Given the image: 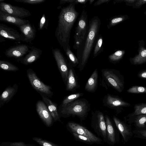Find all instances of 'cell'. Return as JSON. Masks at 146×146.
<instances>
[{"label": "cell", "mask_w": 146, "mask_h": 146, "mask_svg": "<svg viewBox=\"0 0 146 146\" xmlns=\"http://www.w3.org/2000/svg\"><path fill=\"white\" fill-rule=\"evenodd\" d=\"M77 0H74L72 3L61 8L58 16L55 35L64 50L70 46L71 30L79 14L75 9V5L78 4Z\"/></svg>", "instance_id": "obj_1"}, {"label": "cell", "mask_w": 146, "mask_h": 146, "mask_svg": "<svg viewBox=\"0 0 146 146\" xmlns=\"http://www.w3.org/2000/svg\"><path fill=\"white\" fill-rule=\"evenodd\" d=\"M101 24L100 19L94 16L88 21V29L84 40L76 50L77 57L79 61L78 67L81 71L87 63L96 42Z\"/></svg>", "instance_id": "obj_2"}, {"label": "cell", "mask_w": 146, "mask_h": 146, "mask_svg": "<svg viewBox=\"0 0 146 146\" xmlns=\"http://www.w3.org/2000/svg\"><path fill=\"white\" fill-rule=\"evenodd\" d=\"M90 110V103L83 98L78 99L64 107L59 108L58 111L60 117L67 118L76 116L82 121L86 119Z\"/></svg>", "instance_id": "obj_3"}, {"label": "cell", "mask_w": 146, "mask_h": 146, "mask_svg": "<svg viewBox=\"0 0 146 146\" xmlns=\"http://www.w3.org/2000/svg\"><path fill=\"white\" fill-rule=\"evenodd\" d=\"M103 80L109 86L119 93L122 92L124 87L123 76L118 70L113 69H103L101 70Z\"/></svg>", "instance_id": "obj_4"}, {"label": "cell", "mask_w": 146, "mask_h": 146, "mask_svg": "<svg viewBox=\"0 0 146 146\" xmlns=\"http://www.w3.org/2000/svg\"><path fill=\"white\" fill-rule=\"evenodd\" d=\"M88 29L87 12L83 10L78 19L75 28L73 48L77 50L80 46L87 35Z\"/></svg>", "instance_id": "obj_5"}, {"label": "cell", "mask_w": 146, "mask_h": 146, "mask_svg": "<svg viewBox=\"0 0 146 146\" xmlns=\"http://www.w3.org/2000/svg\"><path fill=\"white\" fill-rule=\"evenodd\" d=\"M91 126L95 132L107 142L106 126L105 116L99 110L92 111Z\"/></svg>", "instance_id": "obj_6"}, {"label": "cell", "mask_w": 146, "mask_h": 146, "mask_svg": "<svg viewBox=\"0 0 146 146\" xmlns=\"http://www.w3.org/2000/svg\"><path fill=\"white\" fill-rule=\"evenodd\" d=\"M27 74L29 81L34 89L39 93L44 94L49 98L52 97L53 94L51 91L52 87L43 83L32 69H27Z\"/></svg>", "instance_id": "obj_7"}, {"label": "cell", "mask_w": 146, "mask_h": 146, "mask_svg": "<svg viewBox=\"0 0 146 146\" xmlns=\"http://www.w3.org/2000/svg\"><path fill=\"white\" fill-rule=\"evenodd\" d=\"M52 52L63 81L66 86L69 71V64L60 49L52 48Z\"/></svg>", "instance_id": "obj_8"}, {"label": "cell", "mask_w": 146, "mask_h": 146, "mask_svg": "<svg viewBox=\"0 0 146 146\" xmlns=\"http://www.w3.org/2000/svg\"><path fill=\"white\" fill-rule=\"evenodd\" d=\"M102 103L105 106L115 110L117 114L121 112L124 108L131 106L130 103L119 97L110 94H107L104 97Z\"/></svg>", "instance_id": "obj_9"}, {"label": "cell", "mask_w": 146, "mask_h": 146, "mask_svg": "<svg viewBox=\"0 0 146 146\" xmlns=\"http://www.w3.org/2000/svg\"><path fill=\"white\" fill-rule=\"evenodd\" d=\"M66 127L70 132L88 137L95 141L96 143L102 144L104 141L84 126L74 122L70 121L66 124Z\"/></svg>", "instance_id": "obj_10"}, {"label": "cell", "mask_w": 146, "mask_h": 146, "mask_svg": "<svg viewBox=\"0 0 146 146\" xmlns=\"http://www.w3.org/2000/svg\"><path fill=\"white\" fill-rule=\"evenodd\" d=\"M0 11L21 19L31 15L29 11L24 7L13 6L4 2H0Z\"/></svg>", "instance_id": "obj_11"}, {"label": "cell", "mask_w": 146, "mask_h": 146, "mask_svg": "<svg viewBox=\"0 0 146 146\" xmlns=\"http://www.w3.org/2000/svg\"><path fill=\"white\" fill-rule=\"evenodd\" d=\"M36 111L44 125L50 127L53 124L54 120L45 103L42 100L38 101L36 105Z\"/></svg>", "instance_id": "obj_12"}, {"label": "cell", "mask_w": 146, "mask_h": 146, "mask_svg": "<svg viewBox=\"0 0 146 146\" xmlns=\"http://www.w3.org/2000/svg\"><path fill=\"white\" fill-rule=\"evenodd\" d=\"M0 42L4 41V38L18 42H23V38L17 30L3 24H0Z\"/></svg>", "instance_id": "obj_13"}, {"label": "cell", "mask_w": 146, "mask_h": 146, "mask_svg": "<svg viewBox=\"0 0 146 146\" xmlns=\"http://www.w3.org/2000/svg\"><path fill=\"white\" fill-rule=\"evenodd\" d=\"M113 119L116 127L122 135L124 141L125 143L127 142L132 138L133 134L131 124H127L125 122L114 115Z\"/></svg>", "instance_id": "obj_14"}, {"label": "cell", "mask_w": 146, "mask_h": 146, "mask_svg": "<svg viewBox=\"0 0 146 146\" xmlns=\"http://www.w3.org/2000/svg\"><path fill=\"white\" fill-rule=\"evenodd\" d=\"M30 46L26 44H17L9 48L4 53L8 57L17 59L23 57L29 52Z\"/></svg>", "instance_id": "obj_15"}, {"label": "cell", "mask_w": 146, "mask_h": 146, "mask_svg": "<svg viewBox=\"0 0 146 146\" xmlns=\"http://www.w3.org/2000/svg\"><path fill=\"white\" fill-rule=\"evenodd\" d=\"M105 118L107 130L106 142L110 144L114 145L119 141V134L109 116L106 115Z\"/></svg>", "instance_id": "obj_16"}, {"label": "cell", "mask_w": 146, "mask_h": 146, "mask_svg": "<svg viewBox=\"0 0 146 146\" xmlns=\"http://www.w3.org/2000/svg\"><path fill=\"white\" fill-rule=\"evenodd\" d=\"M30 49L25 56L17 59V61L24 65H28L38 59L42 54V50L34 46H30Z\"/></svg>", "instance_id": "obj_17"}, {"label": "cell", "mask_w": 146, "mask_h": 146, "mask_svg": "<svg viewBox=\"0 0 146 146\" xmlns=\"http://www.w3.org/2000/svg\"><path fill=\"white\" fill-rule=\"evenodd\" d=\"M19 28L23 38V42L31 44L35 38L36 32L34 26L29 23Z\"/></svg>", "instance_id": "obj_18"}, {"label": "cell", "mask_w": 146, "mask_h": 146, "mask_svg": "<svg viewBox=\"0 0 146 146\" xmlns=\"http://www.w3.org/2000/svg\"><path fill=\"white\" fill-rule=\"evenodd\" d=\"M138 42V54L129 58L131 63L134 65H141L146 63V48L144 46L145 41L143 39L139 41Z\"/></svg>", "instance_id": "obj_19"}, {"label": "cell", "mask_w": 146, "mask_h": 146, "mask_svg": "<svg viewBox=\"0 0 146 146\" xmlns=\"http://www.w3.org/2000/svg\"><path fill=\"white\" fill-rule=\"evenodd\" d=\"M0 21L15 25L18 27L30 23L28 20L21 19L0 11Z\"/></svg>", "instance_id": "obj_20"}, {"label": "cell", "mask_w": 146, "mask_h": 146, "mask_svg": "<svg viewBox=\"0 0 146 146\" xmlns=\"http://www.w3.org/2000/svg\"><path fill=\"white\" fill-rule=\"evenodd\" d=\"M41 96L42 101L45 103L54 121L62 122L58 110L57 104L51 100L50 98L42 93H39Z\"/></svg>", "instance_id": "obj_21"}, {"label": "cell", "mask_w": 146, "mask_h": 146, "mask_svg": "<svg viewBox=\"0 0 146 146\" xmlns=\"http://www.w3.org/2000/svg\"><path fill=\"white\" fill-rule=\"evenodd\" d=\"M18 86L15 84L12 86L7 88L0 96V108L8 102L17 93Z\"/></svg>", "instance_id": "obj_22"}, {"label": "cell", "mask_w": 146, "mask_h": 146, "mask_svg": "<svg viewBox=\"0 0 146 146\" xmlns=\"http://www.w3.org/2000/svg\"><path fill=\"white\" fill-rule=\"evenodd\" d=\"M69 69L66 85V90L68 91H73L78 88L80 86L73 67L69 64Z\"/></svg>", "instance_id": "obj_23"}, {"label": "cell", "mask_w": 146, "mask_h": 146, "mask_svg": "<svg viewBox=\"0 0 146 146\" xmlns=\"http://www.w3.org/2000/svg\"><path fill=\"white\" fill-rule=\"evenodd\" d=\"M127 120L129 124L133 123L136 129H146V114L139 115L128 118Z\"/></svg>", "instance_id": "obj_24"}, {"label": "cell", "mask_w": 146, "mask_h": 146, "mask_svg": "<svg viewBox=\"0 0 146 146\" xmlns=\"http://www.w3.org/2000/svg\"><path fill=\"white\" fill-rule=\"evenodd\" d=\"M98 72L96 69L88 80L85 86V90L89 92H94L96 90L98 85Z\"/></svg>", "instance_id": "obj_25"}, {"label": "cell", "mask_w": 146, "mask_h": 146, "mask_svg": "<svg viewBox=\"0 0 146 146\" xmlns=\"http://www.w3.org/2000/svg\"><path fill=\"white\" fill-rule=\"evenodd\" d=\"M104 44V40L102 35L99 34L94 48L93 58L96 57L103 51Z\"/></svg>", "instance_id": "obj_26"}, {"label": "cell", "mask_w": 146, "mask_h": 146, "mask_svg": "<svg viewBox=\"0 0 146 146\" xmlns=\"http://www.w3.org/2000/svg\"><path fill=\"white\" fill-rule=\"evenodd\" d=\"M125 52L124 50H115L113 53L108 56V59L109 62L113 64L118 63L122 59Z\"/></svg>", "instance_id": "obj_27"}, {"label": "cell", "mask_w": 146, "mask_h": 146, "mask_svg": "<svg viewBox=\"0 0 146 146\" xmlns=\"http://www.w3.org/2000/svg\"><path fill=\"white\" fill-rule=\"evenodd\" d=\"M64 50L67 57L69 64L73 68L78 66V59L71 50L70 46H67Z\"/></svg>", "instance_id": "obj_28"}, {"label": "cell", "mask_w": 146, "mask_h": 146, "mask_svg": "<svg viewBox=\"0 0 146 146\" xmlns=\"http://www.w3.org/2000/svg\"><path fill=\"white\" fill-rule=\"evenodd\" d=\"M128 19L129 17L127 15H119L113 16L109 19L107 28L110 29Z\"/></svg>", "instance_id": "obj_29"}, {"label": "cell", "mask_w": 146, "mask_h": 146, "mask_svg": "<svg viewBox=\"0 0 146 146\" xmlns=\"http://www.w3.org/2000/svg\"><path fill=\"white\" fill-rule=\"evenodd\" d=\"M134 111L129 114L127 117L129 118L139 115L146 114V103L135 104L134 105Z\"/></svg>", "instance_id": "obj_30"}, {"label": "cell", "mask_w": 146, "mask_h": 146, "mask_svg": "<svg viewBox=\"0 0 146 146\" xmlns=\"http://www.w3.org/2000/svg\"><path fill=\"white\" fill-rule=\"evenodd\" d=\"M84 95L82 93H78L68 95L64 99L59 108H62L66 106L69 103L78 99Z\"/></svg>", "instance_id": "obj_31"}, {"label": "cell", "mask_w": 146, "mask_h": 146, "mask_svg": "<svg viewBox=\"0 0 146 146\" xmlns=\"http://www.w3.org/2000/svg\"><path fill=\"white\" fill-rule=\"evenodd\" d=\"M0 68L5 71H16L19 70V68L7 61L0 60Z\"/></svg>", "instance_id": "obj_32"}, {"label": "cell", "mask_w": 146, "mask_h": 146, "mask_svg": "<svg viewBox=\"0 0 146 146\" xmlns=\"http://www.w3.org/2000/svg\"><path fill=\"white\" fill-rule=\"evenodd\" d=\"M75 139L77 141L83 142L88 144L96 143V142L91 139L74 133H71Z\"/></svg>", "instance_id": "obj_33"}, {"label": "cell", "mask_w": 146, "mask_h": 146, "mask_svg": "<svg viewBox=\"0 0 146 146\" xmlns=\"http://www.w3.org/2000/svg\"><path fill=\"white\" fill-rule=\"evenodd\" d=\"M127 92L131 94L146 93V87L138 86H134L127 90Z\"/></svg>", "instance_id": "obj_34"}, {"label": "cell", "mask_w": 146, "mask_h": 146, "mask_svg": "<svg viewBox=\"0 0 146 146\" xmlns=\"http://www.w3.org/2000/svg\"><path fill=\"white\" fill-rule=\"evenodd\" d=\"M32 139L40 146H61L39 137H34Z\"/></svg>", "instance_id": "obj_35"}, {"label": "cell", "mask_w": 146, "mask_h": 146, "mask_svg": "<svg viewBox=\"0 0 146 146\" xmlns=\"http://www.w3.org/2000/svg\"><path fill=\"white\" fill-rule=\"evenodd\" d=\"M48 20L45 14H43L38 24V30L41 31L44 29H47L48 26Z\"/></svg>", "instance_id": "obj_36"}, {"label": "cell", "mask_w": 146, "mask_h": 146, "mask_svg": "<svg viewBox=\"0 0 146 146\" xmlns=\"http://www.w3.org/2000/svg\"><path fill=\"white\" fill-rule=\"evenodd\" d=\"M134 137L146 139V129H135L133 130Z\"/></svg>", "instance_id": "obj_37"}, {"label": "cell", "mask_w": 146, "mask_h": 146, "mask_svg": "<svg viewBox=\"0 0 146 146\" xmlns=\"http://www.w3.org/2000/svg\"><path fill=\"white\" fill-rule=\"evenodd\" d=\"M17 2L31 5H35L44 3L45 0H13Z\"/></svg>", "instance_id": "obj_38"}, {"label": "cell", "mask_w": 146, "mask_h": 146, "mask_svg": "<svg viewBox=\"0 0 146 146\" xmlns=\"http://www.w3.org/2000/svg\"><path fill=\"white\" fill-rule=\"evenodd\" d=\"M145 4L146 0H137L132 7L134 9H139Z\"/></svg>", "instance_id": "obj_39"}, {"label": "cell", "mask_w": 146, "mask_h": 146, "mask_svg": "<svg viewBox=\"0 0 146 146\" xmlns=\"http://www.w3.org/2000/svg\"><path fill=\"white\" fill-rule=\"evenodd\" d=\"M10 146H34L31 144H27L23 142H10Z\"/></svg>", "instance_id": "obj_40"}, {"label": "cell", "mask_w": 146, "mask_h": 146, "mask_svg": "<svg viewBox=\"0 0 146 146\" xmlns=\"http://www.w3.org/2000/svg\"><path fill=\"white\" fill-rule=\"evenodd\" d=\"M139 78L143 79H146V69L140 70L137 74Z\"/></svg>", "instance_id": "obj_41"}, {"label": "cell", "mask_w": 146, "mask_h": 146, "mask_svg": "<svg viewBox=\"0 0 146 146\" xmlns=\"http://www.w3.org/2000/svg\"><path fill=\"white\" fill-rule=\"evenodd\" d=\"M110 1V0H98L94 3L93 5L95 6H98L104 3H108Z\"/></svg>", "instance_id": "obj_42"}, {"label": "cell", "mask_w": 146, "mask_h": 146, "mask_svg": "<svg viewBox=\"0 0 146 146\" xmlns=\"http://www.w3.org/2000/svg\"><path fill=\"white\" fill-rule=\"evenodd\" d=\"M137 0H124L126 5L129 6H132Z\"/></svg>", "instance_id": "obj_43"}, {"label": "cell", "mask_w": 146, "mask_h": 146, "mask_svg": "<svg viewBox=\"0 0 146 146\" xmlns=\"http://www.w3.org/2000/svg\"><path fill=\"white\" fill-rule=\"evenodd\" d=\"M10 142H4L1 143L0 146H10Z\"/></svg>", "instance_id": "obj_44"}, {"label": "cell", "mask_w": 146, "mask_h": 146, "mask_svg": "<svg viewBox=\"0 0 146 146\" xmlns=\"http://www.w3.org/2000/svg\"><path fill=\"white\" fill-rule=\"evenodd\" d=\"M124 2V0H115L113 1V3L115 4L116 3H120Z\"/></svg>", "instance_id": "obj_45"}, {"label": "cell", "mask_w": 146, "mask_h": 146, "mask_svg": "<svg viewBox=\"0 0 146 146\" xmlns=\"http://www.w3.org/2000/svg\"><path fill=\"white\" fill-rule=\"evenodd\" d=\"M94 1V0H88V1H89L90 4H91Z\"/></svg>", "instance_id": "obj_46"}, {"label": "cell", "mask_w": 146, "mask_h": 146, "mask_svg": "<svg viewBox=\"0 0 146 146\" xmlns=\"http://www.w3.org/2000/svg\"><path fill=\"white\" fill-rule=\"evenodd\" d=\"M144 14L145 15H146V11L144 12Z\"/></svg>", "instance_id": "obj_47"}, {"label": "cell", "mask_w": 146, "mask_h": 146, "mask_svg": "<svg viewBox=\"0 0 146 146\" xmlns=\"http://www.w3.org/2000/svg\"><path fill=\"white\" fill-rule=\"evenodd\" d=\"M145 146H146V145H145Z\"/></svg>", "instance_id": "obj_48"}]
</instances>
